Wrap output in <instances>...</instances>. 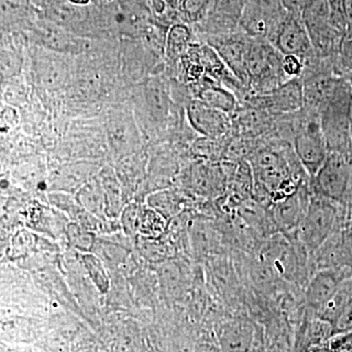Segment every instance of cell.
I'll use <instances>...</instances> for the list:
<instances>
[{"instance_id":"obj_12","label":"cell","mask_w":352,"mask_h":352,"mask_svg":"<svg viewBox=\"0 0 352 352\" xmlns=\"http://www.w3.org/2000/svg\"><path fill=\"white\" fill-rule=\"evenodd\" d=\"M31 28L34 38L52 52L67 54L80 53L85 50V43L82 38L51 20L36 19Z\"/></svg>"},{"instance_id":"obj_28","label":"cell","mask_w":352,"mask_h":352,"mask_svg":"<svg viewBox=\"0 0 352 352\" xmlns=\"http://www.w3.org/2000/svg\"><path fill=\"white\" fill-rule=\"evenodd\" d=\"M191 29L184 23H175L166 32V55L168 59L177 60L184 56L192 45Z\"/></svg>"},{"instance_id":"obj_16","label":"cell","mask_w":352,"mask_h":352,"mask_svg":"<svg viewBox=\"0 0 352 352\" xmlns=\"http://www.w3.org/2000/svg\"><path fill=\"white\" fill-rule=\"evenodd\" d=\"M189 189L201 197H212L223 189L222 171L219 166L208 163H197L191 166L188 175Z\"/></svg>"},{"instance_id":"obj_15","label":"cell","mask_w":352,"mask_h":352,"mask_svg":"<svg viewBox=\"0 0 352 352\" xmlns=\"http://www.w3.org/2000/svg\"><path fill=\"white\" fill-rule=\"evenodd\" d=\"M249 41L250 39L233 34L214 36L210 41V46L219 53L227 68L243 83H250L249 75L245 68Z\"/></svg>"},{"instance_id":"obj_32","label":"cell","mask_w":352,"mask_h":352,"mask_svg":"<svg viewBox=\"0 0 352 352\" xmlns=\"http://www.w3.org/2000/svg\"><path fill=\"white\" fill-rule=\"evenodd\" d=\"M329 346L332 352H352V331L333 335Z\"/></svg>"},{"instance_id":"obj_29","label":"cell","mask_w":352,"mask_h":352,"mask_svg":"<svg viewBox=\"0 0 352 352\" xmlns=\"http://www.w3.org/2000/svg\"><path fill=\"white\" fill-rule=\"evenodd\" d=\"M166 226H168L166 219L149 206L143 204L139 215L138 236L146 238L163 237Z\"/></svg>"},{"instance_id":"obj_26","label":"cell","mask_w":352,"mask_h":352,"mask_svg":"<svg viewBox=\"0 0 352 352\" xmlns=\"http://www.w3.org/2000/svg\"><path fill=\"white\" fill-rule=\"evenodd\" d=\"M252 342V329L242 322L229 324L222 332V346L226 352H249Z\"/></svg>"},{"instance_id":"obj_3","label":"cell","mask_w":352,"mask_h":352,"mask_svg":"<svg viewBox=\"0 0 352 352\" xmlns=\"http://www.w3.org/2000/svg\"><path fill=\"white\" fill-rule=\"evenodd\" d=\"M282 63L283 55L268 39H250L245 56L250 83H254V87L261 89L272 91L285 82L280 80L285 76Z\"/></svg>"},{"instance_id":"obj_25","label":"cell","mask_w":352,"mask_h":352,"mask_svg":"<svg viewBox=\"0 0 352 352\" xmlns=\"http://www.w3.org/2000/svg\"><path fill=\"white\" fill-rule=\"evenodd\" d=\"M197 99L210 107L226 113H232L237 106V99L232 92L214 83L203 85L199 90Z\"/></svg>"},{"instance_id":"obj_22","label":"cell","mask_w":352,"mask_h":352,"mask_svg":"<svg viewBox=\"0 0 352 352\" xmlns=\"http://www.w3.org/2000/svg\"><path fill=\"white\" fill-rule=\"evenodd\" d=\"M183 204L184 199L182 194L170 188L154 192L146 198V205L156 210L168 223L178 214Z\"/></svg>"},{"instance_id":"obj_35","label":"cell","mask_w":352,"mask_h":352,"mask_svg":"<svg viewBox=\"0 0 352 352\" xmlns=\"http://www.w3.org/2000/svg\"><path fill=\"white\" fill-rule=\"evenodd\" d=\"M303 352H332L331 351L330 346H329V342L325 344H316V346H312L308 347Z\"/></svg>"},{"instance_id":"obj_31","label":"cell","mask_w":352,"mask_h":352,"mask_svg":"<svg viewBox=\"0 0 352 352\" xmlns=\"http://www.w3.org/2000/svg\"><path fill=\"white\" fill-rule=\"evenodd\" d=\"M96 238V234L83 228L75 222H69L66 231V243L74 251L82 254L92 252Z\"/></svg>"},{"instance_id":"obj_24","label":"cell","mask_w":352,"mask_h":352,"mask_svg":"<svg viewBox=\"0 0 352 352\" xmlns=\"http://www.w3.org/2000/svg\"><path fill=\"white\" fill-rule=\"evenodd\" d=\"M76 254L87 276L99 293L104 296H107L111 288V275L105 264L94 252H76Z\"/></svg>"},{"instance_id":"obj_23","label":"cell","mask_w":352,"mask_h":352,"mask_svg":"<svg viewBox=\"0 0 352 352\" xmlns=\"http://www.w3.org/2000/svg\"><path fill=\"white\" fill-rule=\"evenodd\" d=\"M333 335V326L316 316L303 324L296 347L303 352L308 347L328 342Z\"/></svg>"},{"instance_id":"obj_18","label":"cell","mask_w":352,"mask_h":352,"mask_svg":"<svg viewBox=\"0 0 352 352\" xmlns=\"http://www.w3.org/2000/svg\"><path fill=\"white\" fill-rule=\"evenodd\" d=\"M266 100L272 110L278 112H294L302 107L305 90L302 83L292 78L270 91Z\"/></svg>"},{"instance_id":"obj_20","label":"cell","mask_w":352,"mask_h":352,"mask_svg":"<svg viewBox=\"0 0 352 352\" xmlns=\"http://www.w3.org/2000/svg\"><path fill=\"white\" fill-rule=\"evenodd\" d=\"M76 199L90 214L98 217L102 221H107V205L105 194L97 175L76 193Z\"/></svg>"},{"instance_id":"obj_10","label":"cell","mask_w":352,"mask_h":352,"mask_svg":"<svg viewBox=\"0 0 352 352\" xmlns=\"http://www.w3.org/2000/svg\"><path fill=\"white\" fill-rule=\"evenodd\" d=\"M352 277L349 270H323L315 272L308 280L305 298L307 305L315 314L335 295L340 285Z\"/></svg>"},{"instance_id":"obj_9","label":"cell","mask_w":352,"mask_h":352,"mask_svg":"<svg viewBox=\"0 0 352 352\" xmlns=\"http://www.w3.org/2000/svg\"><path fill=\"white\" fill-rule=\"evenodd\" d=\"M102 166L89 162L64 164L51 171L47 184L50 192H64L76 195L83 185L98 175Z\"/></svg>"},{"instance_id":"obj_8","label":"cell","mask_w":352,"mask_h":352,"mask_svg":"<svg viewBox=\"0 0 352 352\" xmlns=\"http://www.w3.org/2000/svg\"><path fill=\"white\" fill-rule=\"evenodd\" d=\"M186 113L194 131L204 138L219 140L230 129L231 120L228 113L210 107L198 99L190 102Z\"/></svg>"},{"instance_id":"obj_27","label":"cell","mask_w":352,"mask_h":352,"mask_svg":"<svg viewBox=\"0 0 352 352\" xmlns=\"http://www.w3.org/2000/svg\"><path fill=\"white\" fill-rule=\"evenodd\" d=\"M191 244L198 256H208L219 249L217 230L208 222L197 221L191 227Z\"/></svg>"},{"instance_id":"obj_13","label":"cell","mask_w":352,"mask_h":352,"mask_svg":"<svg viewBox=\"0 0 352 352\" xmlns=\"http://www.w3.org/2000/svg\"><path fill=\"white\" fill-rule=\"evenodd\" d=\"M273 45L283 56L295 55L302 59L309 56L310 53L314 51L309 32L302 18H298L289 14L282 27L280 28Z\"/></svg>"},{"instance_id":"obj_6","label":"cell","mask_w":352,"mask_h":352,"mask_svg":"<svg viewBox=\"0 0 352 352\" xmlns=\"http://www.w3.org/2000/svg\"><path fill=\"white\" fill-rule=\"evenodd\" d=\"M294 148L298 161L314 178L329 155L327 140L320 124L308 122L305 129L296 134Z\"/></svg>"},{"instance_id":"obj_14","label":"cell","mask_w":352,"mask_h":352,"mask_svg":"<svg viewBox=\"0 0 352 352\" xmlns=\"http://www.w3.org/2000/svg\"><path fill=\"white\" fill-rule=\"evenodd\" d=\"M148 157L143 151L134 153L116 161L115 168L126 204L135 201L147 177Z\"/></svg>"},{"instance_id":"obj_30","label":"cell","mask_w":352,"mask_h":352,"mask_svg":"<svg viewBox=\"0 0 352 352\" xmlns=\"http://www.w3.org/2000/svg\"><path fill=\"white\" fill-rule=\"evenodd\" d=\"M38 74L45 87L56 89L61 87L66 75V67L57 57L43 56L38 60Z\"/></svg>"},{"instance_id":"obj_21","label":"cell","mask_w":352,"mask_h":352,"mask_svg":"<svg viewBox=\"0 0 352 352\" xmlns=\"http://www.w3.org/2000/svg\"><path fill=\"white\" fill-rule=\"evenodd\" d=\"M144 99L150 115L157 120H164L170 113V95L162 80L154 78L144 87Z\"/></svg>"},{"instance_id":"obj_5","label":"cell","mask_w":352,"mask_h":352,"mask_svg":"<svg viewBox=\"0 0 352 352\" xmlns=\"http://www.w3.org/2000/svg\"><path fill=\"white\" fill-rule=\"evenodd\" d=\"M310 198L311 193L302 182L293 194L272 204L271 219L279 233L284 235L298 234V228L307 214Z\"/></svg>"},{"instance_id":"obj_19","label":"cell","mask_w":352,"mask_h":352,"mask_svg":"<svg viewBox=\"0 0 352 352\" xmlns=\"http://www.w3.org/2000/svg\"><path fill=\"white\" fill-rule=\"evenodd\" d=\"M36 19L32 0H1L2 30L32 25Z\"/></svg>"},{"instance_id":"obj_33","label":"cell","mask_w":352,"mask_h":352,"mask_svg":"<svg viewBox=\"0 0 352 352\" xmlns=\"http://www.w3.org/2000/svg\"><path fill=\"white\" fill-rule=\"evenodd\" d=\"M282 69H283L285 76H289V78H295L302 73L303 69L302 58L295 56V55H285Z\"/></svg>"},{"instance_id":"obj_7","label":"cell","mask_w":352,"mask_h":352,"mask_svg":"<svg viewBox=\"0 0 352 352\" xmlns=\"http://www.w3.org/2000/svg\"><path fill=\"white\" fill-rule=\"evenodd\" d=\"M107 139L109 146L116 161L142 151L141 150V136L138 126L133 117L127 113H113L107 122Z\"/></svg>"},{"instance_id":"obj_34","label":"cell","mask_w":352,"mask_h":352,"mask_svg":"<svg viewBox=\"0 0 352 352\" xmlns=\"http://www.w3.org/2000/svg\"><path fill=\"white\" fill-rule=\"evenodd\" d=\"M328 1L330 4L331 11H332L331 20H332L333 25L338 30L346 28V21L342 15V10H344V6L346 0H328Z\"/></svg>"},{"instance_id":"obj_4","label":"cell","mask_w":352,"mask_h":352,"mask_svg":"<svg viewBox=\"0 0 352 352\" xmlns=\"http://www.w3.org/2000/svg\"><path fill=\"white\" fill-rule=\"evenodd\" d=\"M351 173L349 155L329 152L325 163L314 177V193L342 204L349 190Z\"/></svg>"},{"instance_id":"obj_17","label":"cell","mask_w":352,"mask_h":352,"mask_svg":"<svg viewBox=\"0 0 352 352\" xmlns=\"http://www.w3.org/2000/svg\"><path fill=\"white\" fill-rule=\"evenodd\" d=\"M105 194L107 215L109 219H119L122 210L127 205L124 190L113 166L106 164L102 166L97 175Z\"/></svg>"},{"instance_id":"obj_2","label":"cell","mask_w":352,"mask_h":352,"mask_svg":"<svg viewBox=\"0 0 352 352\" xmlns=\"http://www.w3.org/2000/svg\"><path fill=\"white\" fill-rule=\"evenodd\" d=\"M344 212L342 204L312 193L298 237L309 254L342 228Z\"/></svg>"},{"instance_id":"obj_1","label":"cell","mask_w":352,"mask_h":352,"mask_svg":"<svg viewBox=\"0 0 352 352\" xmlns=\"http://www.w3.org/2000/svg\"><path fill=\"white\" fill-rule=\"evenodd\" d=\"M261 261L289 283H303L311 277L310 254L296 235L276 234L264 245Z\"/></svg>"},{"instance_id":"obj_11","label":"cell","mask_w":352,"mask_h":352,"mask_svg":"<svg viewBox=\"0 0 352 352\" xmlns=\"http://www.w3.org/2000/svg\"><path fill=\"white\" fill-rule=\"evenodd\" d=\"M249 0H212L203 22L205 32L214 36L230 34L239 27Z\"/></svg>"}]
</instances>
